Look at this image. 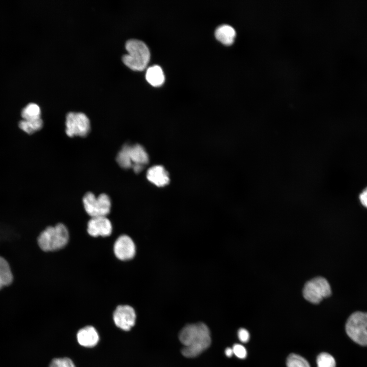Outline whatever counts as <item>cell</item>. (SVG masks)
Wrapping results in <instances>:
<instances>
[{
	"label": "cell",
	"instance_id": "1",
	"mask_svg": "<svg viewBox=\"0 0 367 367\" xmlns=\"http://www.w3.org/2000/svg\"><path fill=\"white\" fill-rule=\"evenodd\" d=\"M179 339L184 346L182 355L188 358L195 357L209 347L211 343L210 331L202 323L187 325L180 331Z\"/></svg>",
	"mask_w": 367,
	"mask_h": 367
},
{
	"label": "cell",
	"instance_id": "2",
	"mask_svg": "<svg viewBox=\"0 0 367 367\" xmlns=\"http://www.w3.org/2000/svg\"><path fill=\"white\" fill-rule=\"evenodd\" d=\"M127 54L122 57L124 63L134 70L141 71L144 69L149 61V50L143 41L132 39L125 43Z\"/></svg>",
	"mask_w": 367,
	"mask_h": 367
},
{
	"label": "cell",
	"instance_id": "3",
	"mask_svg": "<svg viewBox=\"0 0 367 367\" xmlns=\"http://www.w3.org/2000/svg\"><path fill=\"white\" fill-rule=\"evenodd\" d=\"M69 233L63 224L49 226L41 232L38 238V244L44 251H53L60 249L68 243Z\"/></svg>",
	"mask_w": 367,
	"mask_h": 367
},
{
	"label": "cell",
	"instance_id": "4",
	"mask_svg": "<svg viewBox=\"0 0 367 367\" xmlns=\"http://www.w3.org/2000/svg\"><path fill=\"white\" fill-rule=\"evenodd\" d=\"M346 331L355 343L367 346V312L356 311L348 318L346 324Z\"/></svg>",
	"mask_w": 367,
	"mask_h": 367
},
{
	"label": "cell",
	"instance_id": "5",
	"mask_svg": "<svg viewBox=\"0 0 367 367\" xmlns=\"http://www.w3.org/2000/svg\"><path fill=\"white\" fill-rule=\"evenodd\" d=\"M331 289L328 281L322 277H317L307 281L303 290L304 298L313 304L319 303L323 298L329 297Z\"/></svg>",
	"mask_w": 367,
	"mask_h": 367
},
{
	"label": "cell",
	"instance_id": "6",
	"mask_svg": "<svg viewBox=\"0 0 367 367\" xmlns=\"http://www.w3.org/2000/svg\"><path fill=\"white\" fill-rule=\"evenodd\" d=\"M83 202L86 213L91 218L106 217L111 210V200L106 194L96 197L92 193L88 192L84 195Z\"/></svg>",
	"mask_w": 367,
	"mask_h": 367
},
{
	"label": "cell",
	"instance_id": "7",
	"mask_svg": "<svg viewBox=\"0 0 367 367\" xmlns=\"http://www.w3.org/2000/svg\"><path fill=\"white\" fill-rule=\"evenodd\" d=\"M66 134L68 137H85L90 129V123L87 115L82 112L68 113L66 117Z\"/></svg>",
	"mask_w": 367,
	"mask_h": 367
},
{
	"label": "cell",
	"instance_id": "8",
	"mask_svg": "<svg viewBox=\"0 0 367 367\" xmlns=\"http://www.w3.org/2000/svg\"><path fill=\"white\" fill-rule=\"evenodd\" d=\"M136 318L134 309L127 305L118 306L113 313L115 325L124 331L129 330L134 326Z\"/></svg>",
	"mask_w": 367,
	"mask_h": 367
},
{
	"label": "cell",
	"instance_id": "9",
	"mask_svg": "<svg viewBox=\"0 0 367 367\" xmlns=\"http://www.w3.org/2000/svg\"><path fill=\"white\" fill-rule=\"evenodd\" d=\"M136 246L133 240L127 235H122L116 240L114 252L117 258L121 260L132 259L136 254Z\"/></svg>",
	"mask_w": 367,
	"mask_h": 367
},
{
	"label": "cell",
	"instance_id": "10",
	"mask_svg": "<svg viewBox=\"0 0 367 367\" xmlns=\"http://www.w3.org/2000/svg\"><path fill=\"white\" fill-rule=\"evenodd\" d=\"M88 233L91 236H109L112 231L111 221L106 217L91 218L87 224Z\"/></svg>",
	"mask_w": 367,
	"mask_h": 367
},
{
	"label": "cell",
	"instance_id": "11",
	"mask_svg": "<svg viewBox=\"0 0 367 367\" xmlns=\"http://www.w3.org/2000/svg\"><path fill=\"white\" fill-rule=\"evenodd\" d=\"M146 176L150 182L159 187L167 185L170 181L168 172L160 165L150 168L147 172Z\"/></svg>",
	"mask_w": 367,
	"mask_h": 367
},
{
	"label": "cell",
	"instance_id": "12",
	"mask_svg": "<svg viewBox=\"0 0 367 367\" xmlns=\"http://www.w3.org/2000/svg\"><path fill=\"white\" fill-rule=\"evenodd\" d=\"M77 340L79 344L82 346L93 347L98 343L99 335L94 327L87 326L78 331Z\"/></svg>",
	"mask_w": 367,
	"mask_h": 367
},
{
	"label": "cell",
	"instance_id": "13",
	"mask_svg": "<svg viewBox=\"0 0 367 367\" xmlns=\"http://www.w3.org/2000/svg\"><path fill=\"white\" fill-rule=\"evenodd\" d=\"M128 153L132 167L134 165L144 167L148 163V154L144 147L140 144L129 145Z\"/></svg>",
	"mask_w": 367,
	"mask_h": 367
},
{
	"label": "cell",
	"instance_id": "14",
	"mask_svg": "<svg viewBox=\"0 0 367 367\" xmlns=\"http://www.w3.org/2000/svg\"><path fill=\"white\" fill-rule=\"evenodd\" d=\"M215 35L217 39L222 43L229 45L233 43L236 36V32L231 26L223 24L216 29Z\"/></svg>",
	"mask_w": 367,
	"mask_h": 367
},
{
	"label": "cell",
	"instance_id": "15",
	"mask_svg": "<svg viewBox=\"0 0 367 367\" xmlns=\"http://www.w3.org/2000/svg\"><path fill=\"white\" fill-rule=\"evenodd\" d=\"M146 79L152 86H161L164 82L165 76L162 69L160 66L153 65L147 68Z\"/></svg>",
	"mask_w": 367,
	"mask_h": 367
},
{
	"label": "cell",
	"instance_id": "16",
	"mask_svg": "<svg viewBox=\"0 0 367 367\" xmlns=\"http://www.w3.org/2000/svg\"><path fill=\"white\" fill-rule=\"evenodd\" d=\"M13 279L12 272L8 261L0 256V290L5 286L10 285Z\"/></svg>",
	"mask_w": 367,
	"mask_h": 367
},
{
	"label": "cell",
	"instance_id": "17",
	"mask_svg": "<svg viewBox=\"0 0 367 367\" xmlns=\"http://www.w3.org/2000/svg\"><path fill=\"white\" fill-rule=\"evenodd\" d=\"M41 110L38 104L30 103L21 112V116L24 120H33L41 118Z\"/></svg>",
	"mask_w": 367,
	"mask_h": 367
},
{
	"label": "cell",
	"instance_id": "18",
	"mask_svg": "<svg viewBox=\"0 0 367 367\" xmlns=\"http://www.w3.org/2000/svg\"><path fill=\"white\" fill-rule=\"evenodd\" d=\"M42 125L43 121L41 118L33 120L23 119L19 123L20 128L29 134H33L40 130L42 128Z\"/></svg>",
	"mask_w": 367,
	"mask_h": 367
},
{
	"label": "cell",
	"instance_id": "19",
	"mask_svg": "<svg viewBox=\"0 0 367 367\" xmlns=\"http://www.w3.org/2000/svg\"><path fill=\"white\" fill-rule=\"evenodd\" d=\"M128 144H125L119 151L116 157L118 164L121 167L124 169L132 167L128 153Z\"/></svg>",
	"mask_w": 367,
	"mask_h": 367
},
{
	"label": "cell",
	"instance_id": "20",
	"mask_svg": "<svg viewBox=\"0 0 367 367\" xmlns=\"http://www.w3.org/2000/svg\"><path fill=\"white\" fill-rule=\"evenodd\" d=\"M287 367H310L308 362L303 357L296 354H290L286 359Z\"/></svg>",
	"mask_w": 367,
	"mask_h": 367
},
{
	"label": "cell",
	"instance_id": "21",
	"mask_svg": "<svg viewBox=\"0 0 367 367\" xmlns=\"http://www.w3.org/2000/svg\"><path fill=\"white\" fill-rule=\"evenodd\" d=\"M317 367H335L336 362L334 358L326 352L320 353L317 358Z\"/></svg>",
	"mask_w": 367,
	"mask_h": 367
},
{
	"label": "cell",
	"instance_id": "22",
	"mask_svg": "<svg viewBox=\"0 0 367 367\" xmlns=\"http://www.w3.org/2000/svg\"><path fill=\"white\" fill-rule=\"evenodd\" d=\"M49 367H75L73 361L69 358H58L53 359Z\"/></svg>",
	"mask_w": 367,
	"mask_h": 367
},
{
	"label": "cell",
	"instance_id": "23",
	"mask_svg": "<svg viewBox=\"0 0 367 367\" xmlns=\"http://www.w3.org/2000/svg\"><path fill=\"white\" fill-rule=\"evenodd\" d=\"M233 354L240 359H244L247 356L246 348L242 345L236 344L232 347Z\"/></svg>",
	"mask_w": 367,
	"mask_h": 367
},
{
	"label": "cell",
	"instance_id": "24",
	"mask_svg": "<svg viewBox=\"0 0 367 367\" xmlns=\"http://www.w3.org/2000/svg\"><path fill=\"white\" fill-rule=\"evenodd\" d=\"M238 337L242 343H247L250 338V334L249 332L244 328H241L239 330Z\"/></svg>",
	"mask_w": 367,
	"mask_h": 367
},
{
	"label": "cell",
	"instance_id": "25",
	"mask_svg": "<svg viewBox=\"0 0 367 367\" xmlns=\"http://www.w3.org/2000/svg\"><path fill=\"white\" fill-rule=\"evenodd\" d=\"M359 199L361 204L367 207V188L359 195Z\"/></svg>",
	"mask_w": 367,
	"mask_h": 367
},
{
	"label": "cell",
	"instance_id": "26",
	"mask_svg": "<svg viewBox=\"0 0 367 367\" xmlns=\"http://www.w3.org/2000/svg\"><path fill=\"white\" fill-rule=\"evenodd\" d=\"M225 353L226 355L228 357H231L233 354L232 349L230 348H227L225 349Z\"/></svg>",
	"mask_w": 367,
	"mask_h": 367
}]
</instances>
